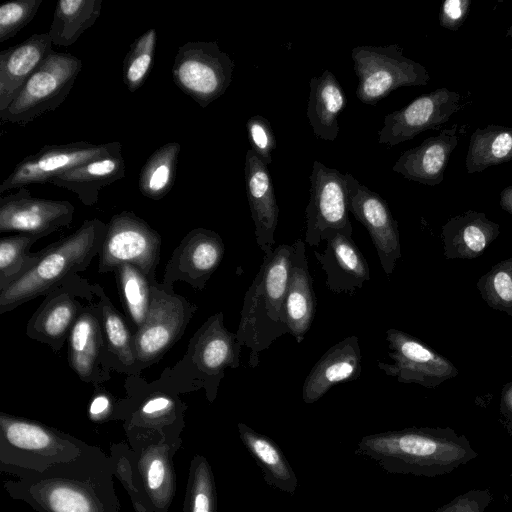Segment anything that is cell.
Segmentation results:
<instances>
[{"instance_id":"6da1fadb","label":"cell","mask_w":512,"mask_h":512,"mask_svg":"<svg viewBox=\"0 0 512 512\" xmlns=\"http://www.w3.org/2000/svg\"><path fill=\"white\" fill-rule=\"evenodd\" d=\"M13 476L5 491L36 512H120L113 461L99 447L87 444L74 460Z\"/></svg>"},{"instance_id":"7a4b0ae2","label":"cell","mask_w":512,"mask_h":512,"mask_svg":"<svg viewBox=\"0 0 512 512\" xmlns=\"http://www.w3.org/2000/svg\"><path fill=\"white\" fill-rule=\"evenodd\" d=\"M355 455L374 460L385 472L433 478L451 473L478 454L451 428L410 427L369 434Z\"/></svg>"},{"instance_id":"3957f363","label":"cell","mask_w":512,"mask_h":512,"mask_svg":"<svg viewBox=\"0 0 512 512\" xmlns=\"http://www.w3.org/2000/svg\"><path fill=\"white\" fill-rule=\"evenodd\" d=\"M105 231L106 223L100 219L85 220L72 234L38 251L34 264L0 291V314L45 296L68 278L85 271L99 255Z\"/></svg>"},{"instance_id":"277c9868","label":"cell","mask_w":512,"mask_h":512,"mask_svg":"<svg viewBox=\"0 0 512 512\" xmlns=\"http://www.w3.org/2000/svg\"><path fill=\"white\" fill-rule=\"evenodd\" d=\"M292 245L280 244L264 254L258 273L245 293L236 331L239 343L249 349L248 364L256 368L260 353L289 333L283 302L290 273Z\"/></svg>"},{"instance_id":"5b68a950","label":"cell","mask_w":512,"mask_h":512,"mask_svg":"<svg viewBox=\"0 0 512 512\" xmlns=\"http://www.w3.org/2000/svg\"><path fill=\"white\" fill-rule=\"evenodd\" d=\"M242 348L236 333L225 327L223 313H215L192 336L182 359L159 379L178 393L204 389L213 403L226 370L239 367Z\"/></svg>"},{"instance_id":"8992f818","label":"cell","mask_w":512,"mask_h":512,"mask_svg":"<svg viewBox=\"0 0 512 512\" xmlns=\"http://www.w3.org/2000/svg\"><path fill=\"white\" fill-rule=\"evenodd\" d=\"M87 443L43 423L0 413V470L43 472L77 458Z\"/></svg>"},{"instance_id":"52a82bcc","label":"cell","mask_w":512,"mask_h":512,"mask_svg":"<svg viewBox=\"0 0 512 512\" xmlns=\"http://www.w3.org/2000/svg\"><path fill=\"white\" fill-rule=\"evenodd\" d=\"M126 396L118 399L116 420L123 422L128 442L134 440L183 441L187 409L179 393L160 379L148 383L128 376Z\"/></svg>"},{"instance_id":"ba28073f","label":"cell","mask_w":512,"mask_h":512,"mask_svg":"<svg viewBox=\"0 0 512 512\" xmlns=\"http://www.w3.org/2000/svg\"><path fill=\"white\" fill-rule=\"evenodd\" d=\"M351 57L358 78L356 96L364 104L376 105L398 88L424 86L430 81L427 69L407 58L397 44L356 46Z\"/></svg>"},{"instance_id":"9c48e42d","label":"cell","mask_w":512,"mask_h":512,"mask_svg":"<svg viewBox=\"0 0 512 512\" xmlns=\"http://www.w3.org/2000/svg\"><path fill=\"white\" fill-rule=\"evenodd\" d=\"M82 69L68 52H51L24 84L11 105L0 113L2 122L25 125L55 110L67 98Z\"/></svg>"},{"instance_id":"30bf717a","label":"cell","mask_w":512,"mask_h":512,"mask_svg":"<svg viewBox=\"0 0 512 512\" xmlns=\"http://www.w3.org/2000/svg\"><path fill=\"white\" fill-rule=\"evenodd\" d=\"M235 63L216 41H188L178 47L172 66L175 85L205 108L232 82Z\"/></svg>"},{"instance_id":"8fae6325","label":"cell","mask_w":512,"mask_h":512,"mask_svg":"<svg viewBox=\"0 0 512 512\" xmlns=\"http://www.w3.org/2000/svg\"><path fill=\"white\" fill-rule=\"evenodd\" d=\"M162 237L132 211L114 214L108 223L98 255V273L113 272L124 263L138 267L156 283Z\"/></svg>"},{"instance_id":"7c38bea8","label":"cell","mask_w":512,"mask_h":512,"mask_svg":"<svg viewBox=\"0 0 512 512\" xmlns=\"http://www.w3.org/2000/svg\"><path fill=\"white\" fill-rule=\"evenodd\" d=\"M197 306L185 297L169 293L160 283L152 284V300L147 318L133 334L139 367L157 363L183 336Z\"/></svg>"},{"instance_id":"4fadbf2b","label":"cell","mask_w":512,"mask_h":512,"mask_svg":"<svg viewBox=\"0 0 512 512\" xmlns=\"http://www.w3.org/2000/svg\"><path fill=\"white\" fill-rule=\"evenodd\" d=\"M97 299L96 284L74 275L45 295L27 322L26 335L60 351L85 306Z\"/></svg>"},{"instance_id":"5bb4252c","label":"cell","mask_w":512,"mask_h":512,"mask_svg":"<svg viewBox=\"0 0 512 512\" xmlns=\"http://www.w3.org/2000/svg\"><path fill=\"white\" fill-rule=\"evenodd\" d=\"M122 151L118 141L94 144L77 141L45 145L22 159L0 184V193L32 184L50 183L60 174L93 159Z\"/></svg>"},{"instance_id":"9a60e30c","label":"cell","mask_w":512,"mask_h":512,"mask_svg":"<svg viewBox=\"0 0 512 512\" xmlns=\"http://www.w3.org/2000/svg\"><path fill=\"white\" fill-rule=\"evenodd\" d=\"M309 181L311 186L310 200L306 207L305 242L309 246H319L323 233L328 229L352 237L346 174L315 160Z\"/></svg>"},{"instance_id":"2e32d148","label":"cell","mask_w":512,"mask_h":512,"mask_svg":"<svg viewBox=\"0 0 512 512\" xmlns=\"http://www.w3.org/2000/svg\"><path fill=\"white\" fill-rule=\"evenodd\" d=\"M385 335L392 363L377 361V366L398 382L436 388L458 375L451 361L418 338L394 328L386 330Z\"/></svg>"},{"instance_id":"e0dca14e","label":"cell","mask_w":512,"mask_h":512,"mask_svg":"<svg viewBox=\"0 0 512 512\" xmlns=\"http://www.w3.org/2000/svg\"><path fill=\"white\" fill-rule=\"evenodd\" d=\"M462 95L446 87L425 93L403 108L387 114L378 132V142L395 146L423 131L438 129L464 107Z\"/></svg>"},{"instance_id":"ac0fdd59","label":"cell","mask_w":512,"mask_h":512,"mask_svg":"<svg viewBox=\"0 0 512 512\" xmlns=\"http://www.w3.org/2000/svg\"><path fill=\"white\" fill-rule=\"evenodd\" d=\"M224 252V243L218 233L202 227L192 229L173 250L165 266L161 287L175 293V283L184 281L202 291L222 262Z\"/></svg>"},{"instance_id":"d6986e66","label":"cell","mask_w":512,"mask_h":512,"mask_svg":"<svg viewBox=\"0 0 512 512\" xmlns=\"http://www.w3.org/2000/svg\"><path fill=\"white\" fill-rule=\"evenodd\" d=\"M349 212L367 229L387 276L401 258L400 234L386 201L346 173Z\"/></svg>"},{"instance_id":"ffe728a7","label":"cell","mask_w":512,"mask_h":512,"mask_svg":"<svg viewBox=\"0 0 512 512\" xmlns=\"http://www.w3.org/2000/svg\"><path fill=\"white\" fill-rule=\"evenodd\" d=\"M75 208L67 200L38 198L20 188L0 198V232H18L45 237L68 226Z\"/></svg>"},{"instance_id":"44dd1931","label":"cell","mask_w":512,"mask_h":512,"mask_svg":"<svg viewBox=\"0 0 512 512\" xmlns=\"http://www.w3.org/2000/svg\"><path fill=\"white\" fill-rule=\"evenodd\" d=\"M97 301L98 295L84 307L67 340L70 368L94 387L109 381L113 371Z\"/></svg>"},{"instance_id":"7402d4cb","label":"cell","mask_w":512,"mask_h":512,"mask_svg":"<svg viewBox=\"0 0 512 512\" xmlns=\"http://www.w3.org/2000/svg\"><path fill=\"white\" fill-rule=\"evenodd\" d=\"M183 441L134 440L131 449L135 477L155 512H167L176 492L173 457Z\"/></svg>"},{"instance_id":"603a6c76","label":"cell","mask_w":512,"mask_h":512,"mask_svg":"<svg viewBox=\"0 0 512 512\" xmlns=\"http://www.w3.org/2000/svg\"><path fill=\"white\" fill-rule=\"evenodd\" d=\"M321 239L326 241V248L314 251V255L326 274V287L337 294H355L370 280L362 252L351 236L337 230H326Z\"/></svg>"},{"instance_id":"cb8c5ba5","label":"cell","mask_w":512,"mask_h":512,"mask_svg":"<svg viewBox=\"0 0 512 512\" xmlns=\"http://www.w3.org/2000/svg\"><path fill=\"white\" fill-rule=\"evenodd\" d=\"M468 124H453L420 145L404 151L392 170L404 178L428 186L442 183L450 156L460 138L466 134Z\"/></svg>"},{"instance_id":"d4e9b609","label":"cell","mask_w":512,"mask_h":512,"mask_svg":"<svg viewBox=\"0 0 512 512\" xmlns=\"http://www.w3.org/2000/svg\"><path fill=\"white\" fill-rule=\"evenodd\" d=\"M246 194L251 217L255 225L258 247L267 254L273 250L274 234L278 224L279 207L267 165L254 153L247 150L244 165Z\"/></svg>"},{"instance_id":"484cf974","label":"cell","mask_w":512,"mask_h":512,"mask_svg":"<svg viewBox=\"0 0 512 512\" xmlns=\"http://www.w3.org/2000/svg\"><path fill=\"white\" fill-rule=\"evenodd\" d=\"M359 338L355 335L344 338L330 347L314 364L302 388V399L313 404L333 386L359 378L361 366Z\"/></svg>"},{"instance_id":"4316f807","label":"cell","mask_w":512,"mask_h":512,"mask_svg":"<svg viewBox=\"0 0 512 512\" xmlns=\"http://www.w3.org/2000/svg\"><path fill=\"white\" fill-rule=\"evenodd\" d=\"M312 284L305 243L297 239L292 244L290 273L283 302L288 332L297 343L303 341L315 316L317 300Z\"/></svg>"},{"instance_id":"83f0119b","label":"cell","mask_w":512,"mask_h":512,"mask_svg":"<svg viewBox=\"0 0 512 512\" xmlns=\"http://www.w3.org/2000/svg\"><path fill=\"white\" fill-rule=\"evenodd\" d=\"M52 44L48 32L36 33L0 52V113L11 105L30 76L53 52Z\"/></svg>"},{"instance_id":"f1b7e54d","label":"cell","mask_w":512,"mask_h":512,"mask_svg":"<svg viewBox=\"0 0 512 512\" xmlns=\"http://www.w3.org/2000/svg\"><path fill=\"white\" fill-rule=\"evenodd\" d=\"M499 224L483 212L468 210L450 218L441 230L447 259L471 260L481 256L499 236Z\"/></svg>"},{"instance_id":"f546056e","label":"cell","mask_w":512,"mask_h":512,"mask_svg":"<svg viewBox=\"0 0 512 512\" xmlns=\"http://www.w3.org/2000/svg\"><path fill=\"white\" fill-rule=\"evenodd\" d=\"M125 176L122 151L78 165L54 178L50 183L75 193L86 206L98 201L99 191Z\"/></svg>"},{"instance_id":"4dcf8cb0","label":"cell","mask_w":512,"mask_h":512,"mask_svg":"<svg viewBox=\"0 0 512 512\" xmlns=\"http://www.w3.org/2000/svg\"><path fill=\"white\" fill-rule=\"evenodd\" d=\"M309 87L307 117L314 135L333 141L340 131L338 116L347 105L346 95L335 75L327 69L320 76L312 77Z\"/></svg>"},{"instance_id":"1f68e13d","label":"cell","mask_w":512,"mask_h":512,"mask_svg":"<svg viewBox=\"0 0 512 512\" xmlns=\"http://www.w3.org/2000/svg\"><path fill=\"white\" fill-rule=\"evenodd\" d=\"M239 437L246 450L261 469L264 481L273 489L294 495L298 478L277 443L247 424H237Z\"/></svg>"},{"instance_id":"d6a6232c","label":"cell","mask_w":512,"mask_h":512,"mask_svg":"<svg viewBox=\"0 0 512 512\" xmlns=\"http://www.w3.org/2000/svg\"><path fill=\"white\" fill-rule=\"evenodd\" d=\"M96 293L98 295L97 306L113 371L128 376H140L143 370L138 365L134 350V332L130 330L124 317L99 284H96Z\"/></svg>"},{"instance_id":"836d02e7","label":"cell","mask_w":512,"mask_h":512,"mask_svg":"<svg viewBox=\"0 0 512 512\" xmlns=\"http://www.w3.org/2000/svg\"><path fill=\"white\" fill-rule=\"evenodd\" d=\"M102 0H60L56 3L48 30L52 43L68 47L99 18Z\"/></svg>"},{"instance_id":"e575fe53","label":"cell","mask_w":512,"mask_h":512,"mask_svg":"<svg viewBox=\"0 0 512 512\" xmlns=\"http://www.w3.org/2000/svg\"><path fill=\"white\" fill-rule=\"evenodd\" d=\"M512 160V127L490 124L471 135L465 159L469 174Z\"/></svg>"},{"instance_id":"d590c367","label":"cell","mask_w":512,"mask_h":512,"mask_svg":"<svg viewBox=\"0 0 512 512\" xmlns=\"http://www.w3.org/2000/svg\"><path fill=\"white\" fill-rule=\"evenodd\" d=\"M126 318L134 332L145 322L152 300V283L136 266L124 263L113 271Z\"/></svg>"},{"instance_id":"8d00e7d4","label":"cell","mask_w":512,"mask_h":512,"mask_svg":"<svg viewBox=\"0 0 512 512\" xmlns=\"http://www.w3.org/2000/svg\"><path fill=\"white\" fill-rule=\"evenodd\" d=\"M180 150L178 142H168L148 157L138 178V187L143 196L160 200L170 192L176 177Z\"/></svg>"},{"instance_id":"74e56055","label":"cell","mask_w":512,"mask_h":512,"mask_svg":"<svg viewBox=\"0 0 512 512\" xmlns=\"http://www.w3.org/2000/svg\"><path fill=\"white\" fill-rule=\"evenodd\" d=\"M42 238L39 235L18 233L0 239V291L25 273L36 261L37 252L32 245Z\"/></svg>"},{"instance_id":"f35d334b","label":"cell","mask_w":512,"mask_h":512,"mask_svg":"<svg viewBox=\"0 0 512 512\" xmlns=\"http://www.w3.org/2000/svg\"><path fill=\"white\" fill-rule=\"evenodd\" d=\"M183 512H217V492L212 468L202 455L190 463Z\"/></svg>"},{"instance_id":"ab89813d","label":"cell","mask_w":512,"mask_h":512,"mask_svg":"<svg viewBox=\"0 0 512 512\" xmlns=\"http://www.w3.org/2000/svg\"><path fill=\"white\" fill-rule=\"evenodd\" d=\"M157 33L151 28L130 45L122 65L123 82L130 92L138 90L147 79L154 60Z\"/></svg>"},{"instance_id":"60d3db41","label":"cell","mask_w":512,"mask_h":512,"mask_svg":"<svg viewBox=\"0 0 512 512\" xmlns=\"http://www.w3.org/2000/svg\"><path fill=\"white\" fill-rule=\"evenodd\" d=\"M476 286L490 308L512 316V258L495 264Z\"/></svg>"},{"instance_id":"b9f144b4","label":"cell","mask_w":512,"mask_h":512,"mask_svg":"<svg viewBox=\"0 0 512 512\" xmlns=\"http://www.w3.org/2000/svg\"><path fill=\"white\" fill-rule=\"evenodd\" d=\"M110 456L114 465V476L120 480L128 492L134 510L136 512H155L135 477L130 447L124 443L114 444Z\"/></svg>"},{"instance_id":"7bdbcfd3","label":"cell","mask_w":512,"mask_h":512,"mask_svg":"<svg viewBox=\"0 0 512 512\" xmlns=\"http://www.w3.org/2000/svg\"><path fill=\"white\" fill-rule=\"evenodd\" d=\"M43 0H16L0 6V43L15 36L28 25L38 12Z\"/></svg>"},{"instance_id":"ee69618b","label":"cell","mask_w":512,"mask_h":512,"mask_svg":"<svg viewBox=\"0 0 512 512\" xmlns=\"http://www.w3.org/2000/svg\"><path fill=\"white\" fill-rule=\"evenodd\" d=\"M248 139L254 153L268 165L272 161V151L276 139L270 122L261 115H254L246 123Z\"/></svg>"},{"instance_id":"f6af8a7d","label":"cell","mask_w":512,"mask_h":512,"mask_svg":"<svg viewBox=\"0 0 512 512\" xmlns=\"http://www.w3.org/2000/svg\"><path fill=\"white\" fill-rule=\"evenodd\" d=\"M493 500V494L488 488L472 489L454 497L433 512H485Z\"/></svg>"},{"instance_id":"bcb514c9","label":"cell","mask_w":512,"mask_h":512,"mask_svg":"<svg viewBox=\"0 0 512 512\" xmlns=\"http://www.w3.org/2000/svg\"><path fill=\"white\" fill-rule=\"evenodd\" d=\"M118 400L102 385L94 387L88 407V416L94 422L116 420Z\"/></svg>"},{"instance_id":"7dc6e473","label":"cell","mask_w":512,"mask_h":512,"mask_svg":"<svg viewBox=\"0 0 512 512\" xmlns=\"http://www.w3.org/2000/svg\"><path fill=\"white\" fill-rule=\"evenodd\" d=\"M471 0H446L439 13L440 25L451 31H458L467 19Z\"/></svg>"},{"instance_id":"c3c4849f","label":"cell","mask_w":512,"mask_h":512,"mask_svg":"<svg viewBox=\"0 0 512 512\" xmlns=\"http://www.w3.org/2000/svg\"><path fill=\"white\" fill-rule=\"evenodd\" d=\"M500 414L509 431L512 430V381L506 383L501 390Z\"/></svg>"},{"instance_id":"681fc988","label":"cell","mask_w":512,"mask_h":512,"mask_svg":"<svg viewBox=\"0 0 512 512\" xmlns=\"http://www.w3.org/2000/svg\"><path fill=\"white\" fill-rule=\"evenodd\" d=\"M500 206L504 211L512 215V185L501 191Z\"/></svg>"},{"instance_id":"f907efd6","label":"cell","mask_w":512,"mask_h":512,"mask_svg":"<svg viewBox=\"0 0 512 512\" xmlns=\"http://www.w3.org/2000/svg\"><path fill=\"white\" fill-rule=\"evenodd\" d=\"M506 37H510L511 40H512V24L510 25V27L508 28L507 32H506ZM511 55H512V44H511Z\"/></svg>"},{"instance_id":"816d5d0a","label":"cell","mask_w":512,"mask_h":512,"mask_svg":"<svg viewBox=\"0 0 512 512\" xmlns=\"http://www.w3.org/2000/svg\"><path fill=\"white\" fill-rule=\"evenodd\" d=\"M510 476H511V478H512V472L510 473Z\"/></svg>"},{"instance_id":"f5cc1de1","label":"cell","mask_w":512,"mask_h":512,"mask_svg":"<svg viewBox=\"0 0 512 512\" xmlns=\"http://www.w3.org/2000/svg\"><path fill=\"white\" fill-rule=\"evenodd\" d=\"M511 357H512V349H511Z\"/></svg>"}]
</instances>
